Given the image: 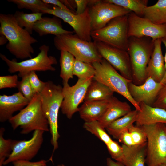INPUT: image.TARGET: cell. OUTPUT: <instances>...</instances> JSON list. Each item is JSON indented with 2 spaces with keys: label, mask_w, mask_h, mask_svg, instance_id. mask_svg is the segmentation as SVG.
<instances>
[{
  "label": "cell",
  "mask_w": 166,
  "mask_h": 166,
  "mask_svg": "<svg viewBox=\"0 0 166 166\" xmlns=\"http://www.w3.org/2000/svg\"><path fill=\"white\" fill-rule=\"evenodd\" d=\"M0 34L7 38L9 52L18 59L31 58L34 53L32 44L38 40L19 25L13 14H0Z\"/></svg>",
  "instance_id": "1"
},
{
  "label": "cell",
  "mask_w": 166,
  "mask_h": 166,
  "mask_svg": "<svg viewBox=\"0 0 166 166\" xmlns=\"http://www.w3.org/2000/svg\"><path fill=\"white\" fill-rule=\"evenodd\" d=\"M62 91V87L61 85L49 81L46 82L44 88L40 93L42 110L48 121L51 136V143L53 149L51 160L54 151L58 147V140L60 136L58 131V116L63 99Z\"/></svg>",
  "instance_id": "2"
},
{
  "label": "cell",
  "mask_w": 166,
  "mask_h": 166,
  "mask_svg": "<svg viewBox=\"0 0 166 166\" xmlns=\"http://www.w3.org/2000/svg\"><path fill=\"white\" fill-rule=\"evenodd\" d=\"M8 121L14 130L20 127L22 134L36 130L49 131L48 121L42 110L40 94L35 95L28 104Z\"/></svg>",
  "instance_id": "3"
},
{
  "label": "cell",
  "mask_w": 166,
  "mask_h": 166,
  "mask_svg": "<svg viewBox=\"0 0 166 166\" xmlns=\"http://www.w3.org/2000/svg\"><path fill=\"white\" fill-rule=\"evenodd\" d=\"M154 48V41L149 37L129 38L128 52L132 66V82L136 85L147 78L146 69Z\"/></svg>",
  "instance_id": "4"
},
{
  "label": "cell",
  "mask_w": 166,
  "mask_h": 166,
  "mask_svg": "<svg viewBox=\"0 0 166 166\" xmlns=\"http://www.w3.org/2000/svg\"><path fill=\"white\" fill-rule=\"evenodd\" d=\"M53 42L57 50L67 51L75 59L82 61L92 64L101 62L103 60L94 42L83 40L76 34H66L56 36Z\"/></svg>",
  "instance_id": "5"
},
{
  "label": "cell",
  "mask_w": 166,
  "mask_h": 166,
  "mask_svg": "<svg viewBox=\"0 0 166 166\" xmlns=\"http://www.w3.org/2000/svg\"><path fill=\"white\" fill-rule=\"evenodd\" d=\"M128 15L116 17L104 27L92 31L94 42H101L128 51Z\"/></svg>",
  "instance_id": "6"
},
{
  "label": "cell",
  "mask_w": 166,
  "mask_h": 166,
  "mask_svg": "<svg viewBox=\"0 0 166 166\" xmlns=\"http://www.w3.org/2000/svg\"><path fill=\"white\" fill-rule=\"evenodd\" d=\"M39 49V53L35 57L19 62L14 59L10 60L1 53L0 57L8 66L10 73L18 72V76L22 78L32 71H55V68L52 65L57 64V61L55 57L48 55L49 46L43 45L40 47Z\"/></svg>",
  "instance_id": "7"
},
{
  "label": "cell",
  "mask_w": 166,
  "mask_h": 166,
  "mask_svg": "<svg viewBox=\"0 0 166 166\" xmlns=\"http://www.w3.org/2000/svg\"><path fill=\"white\" fill-rule=\"evenodd\" d=\"M140 127L147 138V166H160L166 164V127L164 124L159 123Z\"/></svg>",
  "instance_id": "8"
},
{
  "label": "cell",
  "mask_w": 166,
  "mask_h": 166,
  "mask_svg": "<svg viewBox=\"0 0 166 166\" xmlns=\"http://www.w3.org/2000/svg\"><path fill=\"white\" fill-rule=\"evenodd\" d=\"M92 64L95 70L94 79L104 84L114 92L123 96L133 105L136 109L140 110V105L132 97L128 90V84L132 81L120 74L104 58L101 62H94Z\"/></svg>",
  "instance_id": "9"
},
{
  "label": "cell",
  "mask_w": 166,
  "mask_h": 166,
  "mask_svg": "<svg viewBox=\"0 0 166 166\" xmlns=\"http://www.w3.org/2000/svg\"><path fill=\"white\" fill-rule=\"evenodd\" d=\"M41 13L52 14L62 19L73 28L76 34L79 38L86 41L92 42L91 18L89 7L83 13L78 14L54 6L52 8H43Z\"/></svg>",
  "instance_id": "10"
},
{
  "label": "cell",
  "mask_w": 166,
  "mask_h": 166,
  "mask_svg": "<svg viewBox=\"0 0 166 166\" xmlns=\"http://www.w3.org/2000/svg\"><path fill=\"white\" fill-rule=\"evenodd\" d=\"M93 78L78 79L72 86L68 83H63V99L61 109L68 118L71 119L75 113L78 112V106L84 100L88 88Z\"/></svg>",
  "instance_id": "11"
},
{
  "label": "cell",
  "mask_w": 166,
  "mask_h": 166,
  "mask_svg": "<svg viewBox=\"0 0 166 166\" xmlns=\"http://www.w3.org/2000/svg\"><path fill=\"white\" fill-rule=\"evenodd\" d=\"M128 38L147 37L153 41L166 36V25L155 24L131 12L128 15Z\"/></svg>",
  "instance_id": "12"
},
{
  "label": "cell",
  "mask_w": 166,
  "mask_h": 166,
  "mask_svg": "<svg viewBox=\"0 0 166 166\" xmlns=\"http://www.w3.org/2000/svg\"><path fill=\"white\" fill-rule=\"evenodd\" d=\"M94 42L97 50L102 58L116 70L118 71L122 76L132 81V66L128 51L102 42Z\"/></svg>",
  "instance_id": "13"
},
{
  "label": "cell",
  "mask_w": 166,
  "mask_h": 166,
  "mask_svg": "<svg viewBox=\"0 0 166 166\" xmlns=\"http://www.w3.org/2000/svg\"><path fill=\"white\" fill-rule=\"evenodd\" d=\"M89 7L91 18L92 31L100 29L113 19L119 16L127 15L131 11L104 0H99Z\"/></svg>",
  "instance_id": "14"
},
{
  "label": "cell",
  "mask_w": 166,
  "mask_h": 166,
  "mask_svg": "<svg viewBox=\"0 0 166 166\" xmlns=\"http://www.w3.org/2000/svg\"><path fill=\"white\" fill-rule=\"evenodd\" d=\"M44 131H34L31 138L28 140H14L11 153L3 165L18 160L30 161L38 153L43 141Z\"/></svg>",
  "instance_id": "15"
},
{
  "label": "cell",
  "mask_w": 166,
  "mask_h": 166,
  "mask_svg": "<svg viewBox=\"0 0 166 166\" xmlns=\"http://www.w3.org/2000/svg\"><path fill=\"white\" fill-rule=\"evenodd\" d=\"M163 85L149 77L140 85H136L132 81L129 82L128 89L131 96L139 105L143 102L152 106Z\"/></svg>",
  "instance_id": "16"
},
{
  "label": "cell",
  "mask_w": 166,
  "mask_h": 166,
  "mask_svg": "<svg viewBox=\"0 0 166 166\" xmlns=\"http://www.w3.org/2000/svg\"><path fill=\"white\" fill-rule=\"evenodd\" d=\"M30 102L19 91L11 95H0V122L9 121L15 112L23 109Z\"/></svg>",
  "instance_id": "17"
},
{
  "label": "cell",
  "mask_w": 166,
  "mask_h": 166,
  "mask_svg": "<svg viewBox=\"0 0 166 166\" xmlns=\"http://www.w3.org/2000/svg\"><path fill=\"white\" fill-rule=\"evenodd\" d=\"M161 38L154 41L153 50L146 70L147 78L151 77L156 81L160 82L165 72L164 57L161 50Z\"/></svg>",
  "instance_id": "18"
},
{
  "label": "cell",
  "mask_w": 166,
  "mask_h": 166,
  "mask_svg": "<svg viewBox=\"0 0 166 166\" xmlns=\"http://www.w3.org/2000/svg\"><path fill=\"white\" fill-rule=\"evenodd\" d=\"M140 110L138 111L136 125H149L157 123L166 124V110L153 107L142 102L139 104Z\"/></svg>",
  "instance_id": "19"
},
{
  "label": "cell",
  "mask_w": 166,
  "mask_h": 166,
  "mask_svg": "<svg viewBox=\"0 0 166 166\" xmlns=\"http://www.w3.org/2000/svg\"><path fill=\"white\" fill-rule=\"evenodd\" d=\"M131 106L125 101H122L113 96L109 100L108 107L98 121L101 126L106 128L111 123L131 111Z\"/></svg>",
  "instance_id": "20"
},
{
  "label": "cell",
  "mask_w": 166,
  "mask_h": 166,
  "mask_svg": "<svg viewBox=\"0 0 166 166\" xmlns=\"http://www.w3.org/2000/svg\"><path fill=\"white\" fill-rule=\"evenodd\" d=\"M33 30L40 36L49 34H53L56 36L73 33V31L64 29L60 19L54 16L52 18L42 17L35 23Z\"/></svg>",
  "instance_id": "21"
},
{
  "label": "cell",
  "mask_w": 166,
  "mask_h": 166,
  "mask_svg": "<svg viewBox=\"0 0 166 166\" xmlns=\"http://www.w3.org/2000/svg\"><path fill=\"white\" fill-rule=\"evenodd\" d=\"M109 100L85 101L79 109L81 118L85 122L98 121L107 109Z\"/></svg>",
  "instance_id": "22"
},
{
  "label": "cell",
  "mask_w": 166,
  "mask_h": 166,
  "mask_svg": "<svg viewBox=\"0 0 166 166\" xmlns=\"http://www.w3.org/2000/svg\"><path fill=\"white\" fill-rule=\"evenodd\" d=\"M123 156L121 162L125 166H145L147 143L129 147L122 144Z\"/></svg>",
  "instance_id": "23"
},
{
  "label": "cell",
  "mask_w": 166,
  "mask_h": 166,
  "mask_svg": "<svg viewBox=\"0 0 166 166\" xmlns=\"http://www.w3.org/2000/svg\"><path fill=\"white\" fill-rule=\"evenodd\" d=\"M114 92L104 84L93 78L88 86L85 101H100L110 99Z\"/></svg>",
  "instance_id": "24"
},
{
  "label": "cell",
  "mask_w": 166,
  "mask_h": 166,
  "mask_svg": "<svg viewBox=\"0 0 166 166\" xmlns=\"http://www.w3.org/2000/svg\"><path fill=\"white\" fill-rule=\"evenodd\" d=\"M138 110H131L123 116L111 123L106 128L109 134L114 138L117 139L119 134L127 129L136 122Z\"/></svg>",
  "instance_id": "25"
},
{
  "label": "cell",
  "mask_w": 166,
  "mask_h": 166,
  "mask_svg": "<svg viewBox=\"0 0 166 166\" xmlns=\"http://www.w3.org/2000/svg\"><path fill=\"white\" fill-rule=\"evenodd\" d=\"M144 17L158 25H166V0H159L144 9Z\"/></svg>",
  "instance_id": "26"
},
{
  "label": "cell",
  "mask_w": 166,
  "mask_h": 166,
  "mask_svg": "<svg viewBox=\"0 0 166 166\" xmlns=\"http://www.w3.org/2000/svg\"><path fill=\"white\" fill-rule=\"evenodd\" d=\"M75 59L74 56L69 53L65 51H61L60 76L62 79L63 83H68L69 80L73 78Z\"/></svg>",
  "instance_id": "27"
},
{
  "label": "cell",
  "mask_w": 166,
  "mask_h": 166,
  "mask_svg": "<svg viewBox=\"0 0 166 166\" xmlns=\"http://www.w3.org/2000/svg\"><path fill=\"white\" fill-rule=\"evenodd\" d=\"M43 14L42 13H27L17 11L13 15L19 25L31 35L35 23L42 18Z\"/></svg>",
  "instance_id": "28"
},
{
  "label": "cell",
  "mask_w": 166,
  "mask_h": 166,
  "mask_svg": "<svg viewBox=\"0 0 166 166\" xmlns=\"http://www.w3.org/2000/svg\"><path fill=\"white\" fill-rule=\"evenodd\" d=\"M133 12L137 15L143 16L145 8L147 6L148 0H105Z\"/></svg>",
  "instance_id": "29"
},
{
  "label": "cell",
  "mask_w": 166,
  "mask_h": 166,
  "mask_svg": "<svg viewBox=\"0 0 166 166\" xmlns=\"http://www.w3.org/2000/svg\"><path fill=\"white\" fill-rule=\"evenodd\" d=\"M95 74V70L92 64L75 59L73 70V75L77 76L78 79H87L93 78Z\"/></svg>",
  "instance_id": "30"
},
{
  "label": "cell",
  "mask_w": 166,
  "mask_h": 166,
  "mask_svg": "<svg viewBox=\"0 0 166 166\" xmlns=\"http://www.w3.org/2000/svg\"><path fill=\"white\" fill-rule=\"evenodd\" d=\"M8 2L16 4L19 9L31 10L32 13H41L43 8H52L53 6L41 0H8Z\"/></svg>",
  "instance_id": "31"
},
{
  "label": "cell",
  "mask_w": 166,
  "mask_h": 166,
  "mask_svg": "<svg viewBox=\"0 0 166 166\" xmlns=\"http://www.w3.org/2000/svg\"><path fill=\"white\" fill-rule=\"evenodd\" d=\"M83 127L86 130L95 136L105 145L113 140L98 121L85 122Z\"/></svg>",
  "instance_id": "32"
},
{
  "label": "cell",
  "mask_w": 166,
  "mask_h": 166,
  "mask_svg": "<svg viewBox=\"0 0 166 166\" xmlns=\"http://www.w3.org/2000/svg\"><path fill=\"white\" fill-rule=\"evenodd\" d=\"M5 129L1 127L0 129V166L9 156L12 151L14 140L11 139H5L3 137Z\"/></svg>",
  "instance_id": "33"
},
{
  "label": "cell",
  "mask_w": 166,
  "mask_h": 166,
  "mask_svg": "<svg viewBox=\"0 0 166 166\" xmlns=\"http://www.w3.org/2000/svg\"><path fill=\"white\" fill-rule=\"evenodd\" d=\"M133 139L135 145L143 144L147 143L146 134L140 126H134L133 124L128 128Z\"/></svg>",
  "instance_id": "34"
},
{
  "label": "cell",
  "mask_w": 166,
  "mask_h": 166,
  "mask_svg": "<svg viewBox=\"0 0 166 166\" xmlns=\"http://www.w3.org/2000/svg\"><path fill=\"white\" fill-rule=\"evenodd\" d=\"M19 90L30 101L34 95L30 83L28 74L22 77V80L19 81L17 87Z\"/></svg>",
  "instance_id": "35"
},
{
  "label": "cell",
  "mask_w": 166,
  "mask_h": 166,
  "mask_svg": "<svg viewBox=\"0 0 166 166\" xmlns=\"http://www.w3.org/2000/svg\"><path fill=\"white\" fill-rule=\"evenodd\" d=\"M28 77L34 95L40 94L44 88L46 82H43L39 79L35 71L30 73L28 74Z\"/></svg>",
  "instance_id": "36"
},
{
  "label": "cell",
  "mask_w": 166,
  "mask_h": 166,
  "mask_svg": "<svg viewBox=\"0 0 166 166\" xmlns=\"http://www.w3.org/2000/svg\"><path fill=\"white\" fill-rule=\"evenodd\" d=\"M106 145L111 157L117 161L121 162L123 156L122 146L117 142L113 140Z\"/></svg>",
  "instance_id": "37"
},
{
  "label": "cell",
  "mask_w": 166,
  "mask_h": 166,
  "mask_svg": "<svg viewBox=\"0 0 166 166\" xmlns=\"http://www.w3.org/2000/svg\"><path fill=\"white\" fill-rule=\"evenodd\" d=\"M16 74L0 77V89L17 88L19 81Z\"/></svg>",
  "instance_id": "38"
},
{
  "label": "cell",
  "mask_w": 166,
  "mask_h": 166,
  "mask_svg": "<svg viewBox=\"0 0 166 166\" xmlns=\"http://www.w3.org/2000/svg\"><path fill=\"white\" fill-rule=\"evenodd\" d=\"M152 106L166 110V83L163 85L160 91Z\"/></svg>",
  "instance_id": "39"
},
{
  "label": "cell",
  "mask_w": 166,
  "mask_h": 166,
  "mask_svg": "<svg viewBox=\"0 0 166 166\" xmlns=\"http://www.w3.org/2000/svg\"><path fill=\"white\" fill-rule=\"evenodd\" d=\"M117 139L123 144L127 146L130 147L135 145L128 128L122 131L119 135Z\"/></svg>",
  "instance_id": "40"
},
{
  "label": "cell",
  "mask_w": 166,
  "mask_h": 166,
  "mask_svg": "<svg viewBox=\"0 0 166 166\" xmlns=\"http://www.w3.org/2000/svg\"><path fill=\"white\" fill-rule=\"evenodd\" d=\"M48 161L42 160L36 162L18 160L12 162L13 166H46Z\"/></svg>",
  "instance_id": "41"
},
{
  "label": "cell",
  "mask_w": 166,
  "mask_h": 166,
  "mask_svg": "<svg viewBox=\"0 0 166 166\" xmlns=\"http://www.w3.org/2000/svg\"><path fill=\"white\" fill-rule=\"evenodd\" d=\"M77 6L76 14L83 13L90 5L92 0H75Z\"/></svg>",
  "instance_id": "42"
},
{
  "label": "cell",
  "mask_w": 166,
  "mask_h": 166,
  "mask_svg": "<svg viewBox=\"0 0 166 166\" xmlns=\"http://www.w3.org/2000/svg\"><path fill=\"white\" fill-rule=\"evenodd\" d=\"M45 3L56 6L63 10L71 12L74 13H75L72 11L68 8L61 1L59 0H42Z\"/></svg>",
  "instance_id": "43"
},
{
  "label": "cell",
  "mask_w": 166,
  "mask_h": 166,
  "mask_svg": "<svg viewBox=\"0 0 166 166\" xmlns=\"http://www.w3.org/2000/svg\"><path fill=\"white\" fill-rule=\"evenodd\" d=\"M60 1L68 8L76 13L77 6L75 0H61Z\"/></svg>",
  "instance_id": "44"
},
{
  "label": "cell",
  "mask_w": 166,
  "mask_h": 166,
  "mask_svg": "<svg viewBox=\"0 0 166 166\" xmlns=\"http://www.w3.org/2000/svg\"><path fill=\"white\" fill-rule=\"evenodd\" d=\"M161 39L162 42L163 43L165 46L166 49L165 54L164 57L165 72L164 77L160 82L164 85L166 83V36L161 38Z\"/></svg>",
  "instance_id": "45"
},
{
  "label": "cell",
  "mask_w": 166,
  "mask_h": 166,
  "mask_svg": "<svg viewBox=\"0 0 166 166\" xmlns=\"http://www.w3.org/2000/svg\"><path fill=\"white\" fill-rule=\"evenodd\" d=\"M106 163L107 166H125L122 163L115 162L110 158H107Z\"/></svg>",
  "instance_id": "46"
},
{
  "label": "cell",
  "mask_w": 166,
  "mask_h": 166,
  "mask_svg": "<svg viewBox=\"0 0 166 166\" xmlns=\"http://www.w3.org/2000/svg\"><path fill=\"white\" fill-rule=\"evenodd\" d=\"M0 45L2 46L6 44L8 42V40L3 34H0Z\"/></svg>",
  "instance_id": "47"
},
{
  "label": "cell",
  "mask_w": 166,
  "mask_h": 166,
  "mask_svg": "<svg viewBox=\"0 0 166 166\" xmlns=\"http://www.w3.org/2000/svg\"><path fill=\"white\" fill-rule=\"evenodd\" d=\"M57 166H65L64 164H60L58 165Z\"/></svg>",
  "instance_id": "48"
},
{
  "label": "cell",
  "mask_w": 166,
  "mask_h": 166,
  "mask_svg": "<svg viewBox=\"0 0 166 166\" xmlns=\"http://www.w3.org/2000/svg\"><path fill=\"white\" fill-rule=\"evenodd\" d=\"M160 166H166V164H163V165H161Z\"/></svg>",
  "instance_id": "49"
}]
</instances>
